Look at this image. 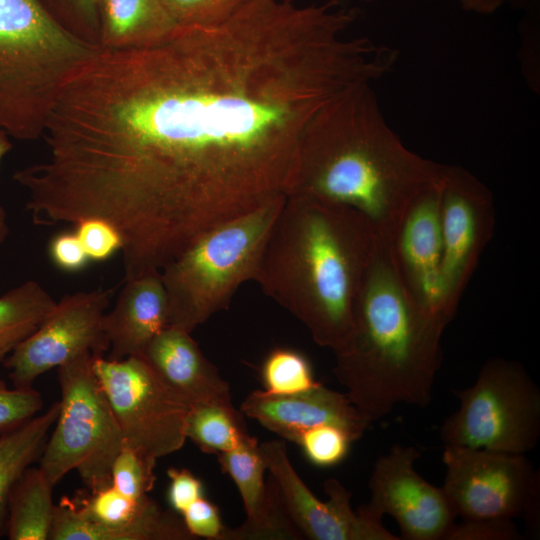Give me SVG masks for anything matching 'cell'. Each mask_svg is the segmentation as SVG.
Masks as SVG:
<instances>
[{"label": "cell", "instance_id": "obj_25", "mask_svg": "<svg viewBox=\"0 0 540 540\" xmlns=\"http://www.w3.org/2000/svg\"><path fill=\"white\" fill-rule=\"evenodd\" d=\"M185 433L202 452L216 455L236 448L249 435L241 411L208 403L191 406Z\"/></svg>", "mask_w": 540, "mask_h": 540}, {"label": "cell", "instance_id": "obj_17", "mask_svg": "<svg viewBox=\"0 0 540 540\" xmlns=\"http://www.w3.org/2000/svg\"><path fill=\"white\" fill-rule=\"evenodd\" d=\"M240 411L282 439L294 443L303 431L323 424L338 426L357 441L371 425L346 393L331 390L321 383L289 395L255 390L243 400Z\"/></svg>", "mask_w": 540, "mask_h": 540}, {"label": "cell", "instance_id": "obj_30", "mask_svg": "<svg viewBox=\"0 0 540 540\" xmlns=\"http://www.w3.org/2000/svg\"><path fill=\"white\" fill-rule=\"evenodd\" d=\"M46 9L78 38L98 46L96 0H40Z\"/></svg>", "mask_w": 540, "mask_h": 540}, {"label": "cell", "instance_id": "obj_9", "mask_svg": "<svg viewBox=\"0 0 540 540\" xmlns=\"http://www.w3.org/2000/svg\"><path fill=\"white\" fill-rule=\"evenodd\" d=\"M93 370L123 440L158 459L182 448L191 404L170 388L142 355H94Z\"/></svg>", "mask_w": 540, "mask_h": 540}, {"label": "cell", "instance_id": "obj_29", "mask_svg": "<svg viewBox=\"0 0 540 540\" xmlns=\"http://www.w3.org/2000/svg\"><path fill=\"white\" fill-rule=\"evenodd\" d=\"M179 27H212L224 23L248 0H162Z\"/></svg>", "mask_w": 540, "mask_h": 540}, {"label": "cell", "instance_id": "obj_20", "mask_svg": "<svg viewBox=\"0 0 540 540\" xmlns=\"http://www.w3.org/2000/svg\"><path fill=\"white\" fill-rule=\"evenodd\" d=\"M168 326V302L160 272L124 281L114 307L103 317L109 359L143 352Z\"/></svg>", "mask_w": 540, "mask_h": 540}, {"label": "cell", "instance_id": "obj_33", "mask_svg": "<svg viewBox=\"0 0 540 540\" xmlns=\"http://www.w3.org/2000/svg\"><path fill=\"white\" fill-rule=\"evenodd\" d=\"M183 523L195 539L222 540L226 526L218 507L204 496L194 501L181 514Z\"/></svg>", "mask_w": 540, "mask_h": 540}, {"label": "cell", "instance_id": "obj_27", "mask_svg": "<svg viewBox=\"0 0 540 540\" xmlns=\"http://www.w3.org/2000/svg\"><path fill=\"white\" fill-rule=\"evenodd\" d=\"M156 462V458L123 441L111 466L112 486L133 499L148 496L156 481Z\"/></svg>", "mask_w": 540, "mask_h": 540}, {"label": "cell", "instance_id": "obj_42", "mask_svg": "<svg viewBox=\"0 0 540 540\" xmlns=\"http://www.w3.org/2000/svg\"><path fill=\"white\" fill-rule=\"evenodd\" d=\"M362 1H365V2H374V1H377V0H362Z\"/></svg>", "mask_w": 540, "mask_h": 540}, {"label": "cell", "instance_id": "obj_32", "mask_svg": "<svg viewBox=\"0 0 540 540\" xmlns=\"http://www.w3.org/2000/svg\"><path fill=\"white\" fill-rule=\"evenodd\" d=\"M76 226V235L89 260L105 261L121 248L116 229L99 218L82 220Z\"/></svg>", "mask_w": 540, "mask_h": 540}, {"label": "cell", "instance_id": "obj_19", "mask_svg": "<svg viewBox=\"0 0 540 540\" xmlns=\"http://www.w3.org/2000/svg\"><path fill=\"white\" fill-rule=\"evenodd\" d=\"M139 355L191 405L208 403L234 407L228 382L203 355L191 333L167 326Z\"/></svg>", "mask_w": 540, "mask_h": 540}, {"label": "cell", "instance_id": "obj_13", "mask_svg": "<svg viewBox=\"0 0 540 540\" xmlns=\"http://www.w3.org/2000/svg\"><path fill=\"white\" fill-rule=\"evenodd\" d=\"M50 540H192L183 520L149 496L133 499L112 484L55 504Z\"/></svg>", "mask_w": 540, "mask_h": 540}, {"label": "cell", "instance_id": "obj_35", "mask_svg": "<svg viewBox=\"0 0 540 540\" xmlns=\"http://www.w3.org/2000/svg\"><path fill=\"white\" fill-rule=\"evenodd\" d=\"M526 12L521 23V47L519 59L522 72L533 91H540L539 54L536 49V16L539 14L536 0H525Z\"/></svg>", "mask_w": 540, "mask_h": 540}, {"label": "cell", "instance_id": "obj_41", "mask_svg": "<svg viewBox=\"0 0 540 540\" xmlns=\"http://www.w3.org/2000/svg\"><path fill=\"white\" fill-rule=\"evenodd\" d=\"M278 1H283V2H294V0H278Z\"/></svg>", "mask_w": 540, "mask_h": 540}, {"label": "cell", "instance_id": "obj_18", "mask_svg": "<svg viewBox=\"0 0 540 540\" xmlns=\"http://www.w3.org/2000/svg\"><path fill=\"white\" fill-rule=\"evenodd\" d=\"M223 473L234 481L246 512L236 528L226 527L222 540H296L298 531L274 482H266V466L256 438L248 435L239 446L217 455Z\"/></svg>", "mask_w": 540, "mask_h": 540}, {"label": "cell", "instance_id": "obj_24", "mask_svg": "<svg viewBox=\"0 0 540 540\" xmlns=\"http://www.w3.org/2000/svg\"><path fill=\"white\" fill-rule=\"evenodd\" d=\"M55 305L49 292L34 280L0 296V362L43 322Z\"/></svg>", "mask_w": 540, "mask_h": 540}, {"label": "cell", "instance_id": "obj_38", "mask_svg": "<svg viewBox=\"0 0 540 540\" xmlns=\"http://www.w3.org/2000/svg\"><path fill=\"white\" fill-rule=\"evenodd\" d=\"M461 8L470 13L490 15L511 0H457Z\"/></svg>", "mask_w": 540, "mask_h": 540}, {"label": "cell", "instance_id": "obj_14", "mask_svg": "<svg viewBox=\"0 0 540 540\" xmlns=\"http://www.w3.org/2000/svg\"><path fill=\"white\" fill-rule=\"evenodd\" d=\"M261 454L285 509L303 538L312 540H399L382 519L362 506L354 511L351 493L336 479H327V501L318 499L293 467L280 440L264 441Z\"/></svg>", "mask_w": 540, "mask_h": 540}, {"label": "cell", "instance_id": "obj_2", "mask_svg": "<svg viewBox=\"0 0 540 540\" xmlns=\"http://www.w3.org/2000/svg\"><path fill=\"white\" fill-rule=\"evenodd\" d=\"M443 167L402 142L372 84L363 83L336 96L306 125L291 194L356 210L386 242L411 200L441 178Z\"/></svg>", "mask_w": 540, "mask_h": 540}, {"label": "cell", "instance_id": "obj_12", "mask_svg": "<svg viewBox=\"0 0 540 540\" xmlns=\"http://www.w3.org/2000/svg\"><path fill=\"white\" fill-rule=\"evenodd\" d=\"M110 291L94 289L64 296L43 322L4 360L14 387H32L42 374L84 353L109 349L103 317Z\"/></svg>", "mask_w": 540, "mask_h": 540}, {"label": "cell", "instance_id": "obj_37", "mask_svg": "<svg viewBox=\"0 0 540 540\" xmlns=\"http://www.w3.org/2000/svg\"><path fill=\"white\" fill-rule=\"evenodd\" d=\"M49 253L53 263L68 272L83 269L89 261L75 232H63L53 237L49 245Z\"/></svg>", "mask_w": 540, "mask_h": 540}, {"label": "cell", "instance_id": "obj_3", "mask_svg": "<svg viewBox=\"0 0 540 540\" xmlns=\"http://www.w3.org/2000/svg\"><path fill=\"white\" fill-rule=\"evenodd\" d=\"M380 240L356 210L291 194L272 227L254 281L307 328L316 344L333 351L351 328Z\"/></svg>", "mask_w": 540, "mask_h": 540}, {"label": "cell", "instance_id": "obj_1", "mask_svg": "<svg viewBox=\"0 0 540 540\" xmlns=\"http://www.w3.org/2000/svg\"><path fill=\"white\" fill-rule=\"evenodd\" d=\"M357 16L342 0H248L217 26L99 49L60 109L87 203L129 243L172 260L207 230L287 198L311 118L397 62L392 47L348 34Z\"/></svg>", "mask_w": 540, "mask_h": 540}, {"label": "cell", "instance_id": "obj_26", "mask_svg": "<svg viewBox=\"0 0 540 540\" xmlns=\"http://www.w3.org/2000/svg\"><path fill=\"white\" fill-rule=\"evenodd\" d=\"M261 376L267 393L289 395L304 392L316 386L312 367L300 352L277 348L263 362Z\"/></svg>", "mask_w": 540, "mask_h": 540}, {"label": "cell", "instance_id": "obj_6", "mask_svg": "<svg viewBox=\"0 0 540 540\" xmlns=\"http://www.w3.org/2000/svg\"><path fill=\"white\" fill-rule=\"evenodd\" d=\"M285 200L207 230L160 271L168 302V326L191 333L228 308L244 282L254 280Z\"/></svg>", "mask_w": 540, "mask_h": 540}, {"label": "cell", "instance_id": "obj_5", "mask_svg": "<svg viewBox=\"0 0 540 540\" xmlns=\"http://www.w3.org/2000/svg\"><path fill=\"white\" fill-rule=\"evenodd\" d=\"M98 49L40 0H0V127L22 141L42 137L63 86Z\"/></svg>", "mask_w": 540, "mask_h": 540}, {"label": "cell", "instance_id": "obj_7", "mask_svg": "<svg viewBox=\"0 0 540 540\" xmlns=\"http://www.w3.org/2000/svg\"><path fill=\"white\" fill-rule=\"evenodd\" d=\"M93 357L84 353L57 368L59 413L39 458V468L54 485L72 470L89 490L111 484V466L124 440Z\"/></svg>", "mask_w": 540, "mask_h": 540}, {"label": "cell", "instance_id": "obj_11", "mask_svg": "<svg viewBox=\"0 0 540 540\" xmlns=\"http://www.w3.org/2000/svg\"><path fill=\"white\" fill-rule=\"evenodd\" d=\"M495 226L493 196L465 168L445 165L441 177V314L448 324L490 241Z\"/></svg>", "mask_w": 540, "mask_h": 540}, {"label": "cell", "instance_id": "obj_39", "mask_svg": "<svg viewBox=\"0 0 540 540\" xmlns=\"http://www.w3.org/2000/svg\"><path fill=\"white\" fill-rule=\"evenodd\" d=\"M9 135L0 127V164L7 153L12 149Z\"/></svg>", "mask_w": 540, "mask_h": 540}, {"label": "cell", "instance_id": "obj_28", "mask_svg": "<svg viewBox=\"0 0 540 540\" xmlns=\"http://www.w3.org/2000/svg\"><path fill=\"white\" fill-rule=\"evenodd\" d=\"M351 436L342 428L323 424L303 431L295 441L306 458L319 467L340 463L347 455Z\"/></svg>", "mask_w": 540, "mask_h": 540}, {"label": "cell", "instance_id": "obj_16", "mask_svg": "<svg viewBox=\"0 0 540 540\" xmlns=\"http://www.w3.org/2000/svg\"><path fill=\"white\" fill-rule=\"evenodd\" d=\"M440 194L441 178L415 195L390 238L383 242L408 294L447 325L440 306Z\"/></svg>", "mask_w": 540, "mask_h": 540}, {"label": "cell", "instance_id": "obj_15", "mask_svg": "<svg viewBox=\"0 0 540 540\" xmlns=\"http://www.w3.org/2000/svg\"><path fill=\"white\" fill-rule=\"evenodd\" d=\"M419 457L417 448L402 444L379 457L369 478L371 497L363 507L376 518L393 517L400 539L445 540L456 514L442 487L430 484L414 469Z\"/></svg>", "mask_w": 540, "mask_h": 540}, {"label": "cell", "instance_id": "obj_36", "mask_svg": "<svg viewBox=\"0 0 540 540\" xmlns=\"http://www.w3.org/2000/svg\"><path fill=\"white\" fill-rule=\"evenodd\" d=\"M167 475L170 480L167 499L174 512L182 514L189 505L204 496L201 480L191 471L172 467L167 470Z\"/></svg>", "mask_w": 540, "mask_h": 540}, {"label": "cell", "instance_id": "obj_34", "mask_svg": "<svg viewBox=\"0 0 540 540\" xmlns=\"http://www.w3.org/2000/svg\"><path fill=\"white\" fill-rule=\"evenodd\" d=\"M519 533L513 520H462L454 524L445 540H519Z\"/></svg>", "mask_w": 540, "mask_h": 540}, {"label": "cell", "instance_id": "obj_22", "mask_svg": "<svg viewBox=\"0 0 540 540\" xmlns=\"http://www.w3.org/2000/svg\"><path fill=\"white\" fill-rule=\"evenodd\" d=\"M58 413L59 402H55L43 414L0 434V537L6 533L11 490L23 472L40 458Z\"/></svg>", "mask_w": 540, "mask_h": 540}, {"label": "cell", "instance_id": "obj_4", "mask_svg": "<svg viewBox=\"0 0 540 540\" xmlns=\"http://www.w3.org/2000/svg\"><path fill=\"white\" fill-rule=\"evenodd\" d=\"M445 327L405 290L380 240L351 328L333 350L336 379L371 424L398 404L425 407L430 402Z\"/></svg>", "mask_w": 540, "mask_h": 540}, {"label": "cell", "instance_id": "obj_8", "mask_svg": "<svg viewBox=\"0 0 540 540\" xmlns=\"http://www.w3.org/2000/svg\"><path fill=\"white\" fill-rule=\"evenodd\" d=\"M459 409L445 419L440 438L462 446L524 454L540 438V390L522 364L493 358L474 384L455 390Z\"/></svg>", "mask_w": 540, "mask_h": 540}, {"label": "cell", "instance_id": "obj_10", "mask_svg": "<svg viewBox=\"0 0 540 540\" xmlns=\"http://www.w3.org/2000/svg\"><path fill=\"white\" fill-rule=\"evenodd\" d=\"M442 489L462 520L523 517L536 524L539 475L524 454L446 446Z\"/></svg>", "mask_w": 540, "mask_h": 540}, {"label": "cell", "instance_id": "obj_31", "mask_svg": "<svg viewBox=\"0 0 540 540\" xmlns=\"http://www.w3.org/2000/svg\"><path fill=\"white\" fill-rule=\"evenodd\" d=\"M42 407L43 399L32 387L10 389L0 380V434L33 418Z\"/></svg>", "mask_w": 540, "mask_h": 540}, {"label": "cell", "instance_id": "obj_40", "mask_svg": "<svg viewBox=\"0 0 540 540\" xmlns=\"http://www.w3.org/2000/svg\"><path fill=\"white\" fill-rule=\"evenodd\" d=\"M9 232L7 223V214L5 209L0 205V244L4 242Z\"/></svg>", "mask_w": 540, "mask_h": 540}, {"label": "cell", "instance_id": "obj_23", "mask_svg": "<svg viewBox=\"0 0 540 540\" xmlns=\"http://www.w3.org/2000/svg\"><path fill=\"white\" fill-rule=\"evenodd\" d=\"M54 484L38 468H27L8 499L6 533L10 540H48Z\"/></svg>", "mask_w": 540, "mask_h": 540}, {"label": "cell", "instance_id": "obj_21", "mask_svg": "<svg viewBox=\"0 0 540 540\" xmlns=\"http://www.w3.org/2000/svg\"><path fill=\"white\" fill-rule=\"evenodd\" d=\"M96 8L104 50L150 46L179 27L162 0H96Z\"/></svg>", "mask_w": 540, "mask_h": 540}]
</instances>
